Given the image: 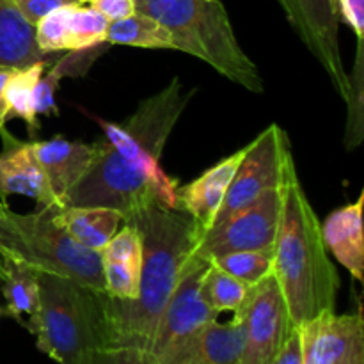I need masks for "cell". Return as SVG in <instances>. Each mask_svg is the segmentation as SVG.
Instances as JSON below:
<instances>
[{"label":"cell","instance_id":"obj_1","mask_svg":"<svg viewBox=\"0 0 364 364\" xmlns=\"http://www.w3.org/2000/svg\"><path fill=\"white\" fill-rule=\"evenodd\" d=\"M142 237L139 294L134 301L102 295L109 347L148 350L160 315L198 244L201 226L187 213L167 206H149L124 219Z\"/></svg>","mask_w":364,"mask_h":364},{"label":"cell","instance_id":"obj_2","mask_svg":"<svg viewBox=\"0 0 364 364\" xmlns=\"http://www.w3.org/2000/svg\"><path fill=\"white\" fill-rule=\"evenodd\" d=\"M281 215L274 242V276L294 327L336 308L340 276L327 255L315 208L299 180L294 155L281 180Z\"/></svg>","mask_w":364,"mask_h":364},{"label":"cell","instance_id":"obj_3","mask_svg":"<svg viewBox=\"0 0 364 364\" xmlns=\"http://www.w3.org/2000/svg\"><path fill=\"white\" fill-rule=\"evenodd\" d=\"M135 7L169 31L173 50L201 59L255 95L265 91L258 66L238 43L220 0H135Z\"/></svg>","mask_w":364,"mask_h":364},{"label":"cell","instance_id":"obj_4","mask_svg":"<svg viewBox=\"0 0 364 364\" xmlns=\"http://www.w3.org/2000/svg\"><path fill=\"white\" fill-rule=\"evenodd\" d=\"M39 301L23 326L36 347L57 364H73L85 352L109 347L102 295L57 274L39 272Z\"/></svg>","mask_w":364,"mask_h":364},{"label":"cell","instance_id":"obj_5","mask_svg":"<svg viewBox=\"0 0 364 364\" xmlns=\"http://www.w3.org/2000/svg\"><path fill=\"white\" fill-rule=\"evenodd\" d=\"M176 187L162 167L146 169L128 162L103 139L91 169L64 196V206H105L128 219L149 206L174 208Z\"/></svg>","mask_w":364,"mask_h":364},{"label":"cell","instance_id":"obj_6","mask_svg":"<svg viewBox=\"0 0 364 364\" xmlns=\"http://www.w3.org/2000/svg\"><path fill=\"white\" fill-rule=\"evenodd\" d=\"M194 92L196 89L187 87L174 77L166 87L142 100L124 123L105 121L98 116H92V119L103 130L105 141L124 160L146 169H159L167 139L194 98Z\"/></svg>","mask_w":364,"mask_h":364},{"label":"cell","instance_id":"obj_7","mask_svg":"<svg viewBox=\"0 0 364 364\" xmlns=\"http://www.w3.org/2000/svg\"><path fill=\"white\" fill-rule=\"evenodd\" d=\"M57 210L41 206L31 213L13 212L14 224L27 245L31 265L39 272L57 274L103 294L102 255L73 240L55 220Z\"/></svg>","mask_w":364,"mask_h":364},{"label":"cell","instance_id":"obj_8","mask_svg":"<svg viewBox=\"0 0 364 364\" xmlns=\"http://www.w3.org/2000/svg\"><path fill=\"white\" fill-rule=\"evenodd\" d=\"M294 155L288 135L279 124H270L245 146V155L231 180L224 201L212 226L247 208L259 198L277 188L283 180L284 164ZM210 226V228H212Z\"/></svg>","mask_w":364,"mask_h":364},{"label":"cell","instance_id":"obj_9","mask_svg":"<svg viewBox=\"0 0 364 364\" xmlns=\"http://www.w3.org/2000/svg\"><path fill=\"white\" fill-rule=\"evenodd\" d=\"M281 215V188H272L247 208L201 230L194 252L206 259L235 251L272 255Z\"/></svg>","mask_w":364,"mask_h":364},{"label":"cell","instance_id":"obj_10","mask_svg":"<svg viewBox=\"0 0 364 364\" xmlns=\"http://www.w3.org/2000/svg\"><path fill=\"white\" fill-rule=\"evenodd\" d=\"M208 267L210 259L192 252L162 315H160L148 348L149 354L160 358L174 345L181 343L196 331L205 327L206 323L217 320L219 313L205 301L201 291L203 277H205Z\"/></svg>","mask_w":364,"mask_h":364},{"label":"cell","instance_id":"obj_11","mask_svg":"<svg viewBox=\"0 0 364 364\" xmlns=\"http://www.w3.org/2000/svg\"><path fill=\"white\" fill-rule=\"evenodd\" d=\"M277 4L345 102L350 84L340 48V16L331 0H277Z\"/></svg>","mask_w":364,"mask_h":364},{"label":"cell","instance_id":"obj_12","mask_svg":"<svg viewBox=\"0 0 364 364\" xmlns=\"http://www.w3.org/2000/svg\"><path fill=\"white\" fill-rule=\"evenodd\" d=\"M235 316L242 320L245 333L240 364H267L294 329L274 274L251 287L244 308Z\"/></svg>","mask_w":364,"mask_h":364},{"label":"cell","instance_id":"obj_13","mask_svg":"<svg viewBox=\"0 0 364 364\" xmlns=\"http://www.w3.org/2000/svg\"><path fill=\"white\" fill-rule=\"evenodd\" d=\"M302 364H364V318L355 313L326 311L299 327Z\"/></svg>","mask_w":364,"mask_h":364},{"label":"cell","instance_id":"obj_14","mask_svg":"<svg viewBox=\"0 0 364 364\" xmlns=\"http://www.w3.org/2000/svg\"><path fill=\"white\" fill-rule=\"evenodd\" d=\"M4 148L0 153V199L25 196L39 206L64 208L63 201L50 187L31 142L18 141L7 130L0 132Z\"/></svg>","mask_w":364,"mask_h":364},{"label":"cell","instance_id":"obj_15","mask_svg":"<svg viewBox=\"0 0 364 364\" xmlns=\"http://www.w3.org/2000/svg\"><path fill=\"white\" fill-rule=\"evenodd\" d=\"M244 340V323L233 315L228 323H206L156 359L162 364H240Z\"/></svg>","mask_w":364,"mask_h":364},{"label":"cell","instance_id":"obj_16","mask_svg":"<svg viewBox=\"0 0 364 364\" xmlns=\"http://www.w3.org/2000/svg\"><path fill=\"white\" fill-rule=\"evenodd\" d=\"M244 155L245 146L224 156L215 166L208 167L196 180L178 185L174 194V208L191 215L201 226V230L212 226Z\"/></svg>","mask_w":364,"mask_h":364},{"label":"cell","instance_id":"obj_17","mask_svg":"<svg viewBox=\"0 0 364 364\" xmlns=\"http://www.w3.org/2000/svg\"><path fill=\"white\" fill-rule=\"evenodd\" d=\"M31 144L50 187L63 205L64 196L91 169L102 148V141L87 144L60 135L48 141H31Z\"/></svg>","mask_w":364,"mask_h":364},{"label":"cell","instance_id":"obj_18","mask_svg":"<svg viewBox=\"0 0 364 364\" xmlns=\"http://www.w3.org/2000/svg\"><path fill=\"white\" fill-rule=\"evenodd\" d=\"M363 203L364 192L354 203L340 206L320 223L326 249L333 252L336 262L359 283L364 279Z\"/></svg>","mask_w":364,"mask_h":364},{"label":"cell","instance_id":"obj_19","mask_svg":"<svg viewBox=\"0 0 364 364\" xmlns=\"http://www.w3.org/2000/svg\"><path fill=\"white\" fill-rule=\"evenodd\" d=\"M48 57L36 43L34 25L11 0H0V70H20Z\"/></svg>","mask_w":364,"mask_h":364},{"label":"cell","instance_id":"obj_20","mask_svg":"<svg viewBox=\"0 0 364 364\" xmlns=\"http://www.w3.org/2000/svg\"><path fill=\"white\" fill-rule=\"evenodd\" d=\"M55 220L73 240L92 251H102L124 223L117 210L105 206H64L55 212Z\"/></svg>","mask_w":364,"mask_h":364},{"label":"cell","instance_id":"obj_21","mask_svg":"<svg viewBox=\"0 0 364 364\" xmlns=\"http://www.w3.org/2000/svg\"><path fill=\"white\" fill-rule=\"evenodd\" d=\"M2 295L6 299V315L21 323V316H31L38 308V270L16 256L2 258Z\"/></svg>","mask_w":364,"mask_h":364},{"label":"cell","instance_id":"obj_22","mask_svg":"<svg viewBox=\"0 0 364 364\" xmlns=\"http://www.w3.org/2000/svg\"><path fill=\"white\" fill-rule=\"evenodd\" d=\"M109 45V43H105ZM102 46H95L80 52H70L60 57L59 60L50 66L48 73H43L34 89V112L36 116H59V107H57L55 95L59 89L60 80L64 77H78L84 73L92 60L102 52Z\"/></svg>","mask_w":364,"mask_h":364},{"label":"cell","instance_id":"obj_23","mask_svg":"<svg viewBox=\"0 0 364 364\" xmlns=\"http://www.w3.org/2000/svg\"><path fill=\"white\" fill-rule=\"evenodd\" d=\"M109 45L139 46V48L173 50V39L169 31L155 18L144 13H134L123 20L110 21L107 28Z\"/></svg>","mask_w":364,"mask_h":364},{"label":"cell","instance_id":"obj_24","mask_svg":"<svg viewBox=\"0 0 364 364\" xmlns=\"http://www.w3.org/2000/svg\"><path fill=\"white\" fill-rule=\"evenodd\" d=\"M46 66H48V60H38V63L20 68V70H11L9 80L6 84V102L7 109H9V117L23 119L31 135L39 130V117L34 112V89L41 75L45 73Z\"/></svg>","mask_w":364,"mask_h":364},{"label":"cell","instance_id":"obj_25","mask_svg":"<svg viewBox=\"0 0 364 364\" xmlns=\"http://www.w3.org/2000/svg\"><path fill=\"white\" fill-rule=\"evenodd\" d=\"M249 290L245 283L238 281L237 277L230 276L210 262L208 270L203 277L201 291L205 301L215 309L217 313H238L244 308L249 297Z\"/></svg>","mask_w":364,"mask_h":364},{"label":"cell","instance_id":"obj_26","mask_svg":"<svg viewBox=\"0 0 364 364\" xmlns=\"http://www.w3.org/2000/svg\"><path fill=\"white\" fill-rule=\"evenodd\" d=\"M107 28L109 21L98 11L84 4H71L64 52H80V50L105 45Z\"/></svg>","mask_w":364,"mask_h":364},{"label":"cell","instance_id":"obj_27","mask_svg":"<svg viewBox=\"0 0 364 364\" xmlns=\"http://www.w3.org/2000/svg\"><path fill=\"white\" fill-rule=\"evenodd\" d=\"M355 60L352 73L348 75V89L347 105H348V117H347V132H345V148L348 151H354L361 146L364 139V39H355Z\"/></svg>","mask_w":364,"mask_h":364},{"label":"cell","instance_id":"obj_28","mask_svg":"<svg viewBox=\"0 0 364 364\" xmlns=\"http://www.w3.org/2000/svg\"><path fill=\"white\" fill-rule=\"evenodd\" d=\"M213 265L223 269L230 276L237 277L238 281L245 283L247 287H255L259 281L274 274L272 255L256 251H235L220 255L210 259Z\"/></svg>","mask_w":364,"mask_h":364},{"label":"cell","instance_id":"obj_29","mask_svg":"<svg viewBox=\"0 0 364 364\" xmlns=\"http://www.w3.org/2000/svg\"><path fill=\"white\" fill-rule=\"evenodd\" d=\"M70 6L57 7V9L46 13L38 23L34 25V38L39 50L45 53L64 52L66 50L68 36V16H70Z\"/></svg>","mask_w":364,"mask_h":364},{"label":"cell","instance_id":"obj_30","mask_svg":"<svg viewBox=\"0 0 364 364\" xmlns=\"http://www.w3.org/2000/svg\"><path fill=\"white\" fill-rule=\"evenodd\" d=\"M139 279H141V267L103 259V281H105V294L109 297L134 301L139 294Z\"/></svg>","mask_w":364,"mask_h":364},{"label":"cell","instance_id":"obj_31","mask_svg":"<svg viewBox=\"0 0 364 364\" xmlns=\"http://www.w3.org/2000/svg\"><path fill=\"white\" fill-rule=\"evenodd\" d=\"M102 259L130 263L134 267L142 265V237L141 231L132 223H123V228L107 242L100 251Z\"/></svg>","mask_w":364,"mask_h":364},{"label":"cell","instance_id":"obj_32","mask_svg":"<svg viewBox=\"0 0 364 364\" xmlns=\"http://www.w3.org/2000/svg\"><path fill=\"white\" fill-rule=\"evenodd\" d=\"M73 364H162L153 354L142 348L102 347L89 350Z\"/></svg>","mask_w":364,"mask_h":364},{"label":"cell","instance_id":"obj_33","mask_svg":"<svg viewBox=\"0 0 364 364\" xmlns=\"http://www.w3.org/2000/svg\"><path fill=\"white\" fill-rule=\"evenodd\" d=\"M6 256H16L31 265L27 245L13 220V210L6 205L4 199H0V270H2V258Z\"/></svg>","mask_w":364,"mask_h":364},{"label":"cell","instance_id":"obj_34","mask_svg":"<svg viewBox=\"0 0 364 364\" xmlns=\"http://www.w3.org/2000/svg\"><path fill=\"white\" fill-rule=\"evenodd\" d=\"M16 9L27 18L28 23L36 25L46 13L57 9V7L77 4L75 0H11Z\"/></svg>","mask_w":364,"mask_h":364},{"label":"cell","instance_id":"obj_35","mask_svg":"<svg viewBox=\"0 0 364 364\" xmlns=\"http://www.w3.org/2000/svg\"><path fill=\"white\" fill-rule=\"evenodd\" d=\"M336 6L340 21L352 28L355 39H364V0H338Z\"/></svg>","mask_w":364,"mask_h":364},{"label":"cell","instance_id":"obj_36","mask_svg":"<svg viewBox=\"0 0 364 364\" xmlns=\"http://www.w3.org/2000/svg\"><path fill=\"white\" fill-rule=\"evenodd\" d=\"M267 364H302V340L299 327L288 333L287 340Z\"/></svg>","mask_w":364,"mask_h":364},{"label":"cell","instance_id":"obj_37","mask_svg":"<svg viewBox=\"0 0 364 364\" xmlns=\"http://www.w3.org/2000/svg\"><path fill=\"white\" fill-rule=\"evenodd\" d=\"M91 7L98 11L103 18H107L109 23L137 13L135 0H92Z\"/></svg>","mask_w":364,"mask_h":364},{"label":"cell","instance_id":"obj_38","mask_svg":"<svg viewBox=\"0 0 364 364\" xmlns=\"http://www.w3.org/2000/svg\"><path fill=\"white\" fill-rule=\"evenodd\" d=\"M11 70H0V132L6 130V123L9 119V109L6 102V84L9 80Z\"/></svg>","mask_w":364,"mask_h":364},{"label":"cell","instance_id":"obj_39","mask_svg":"<svg viewBox=\"0 0 364 364\" xmlns=\"http://www.w3.org/2000/svg\"><path fill=\"white\" fill-rule=\"evenodd\" d=\"M75 2H77V4H91L92 0H75Z\"/></svg>","mask_w":364,"mask_h":364},{"label":"cell","instance_id":"obj_40","mask_svg":"<svg viewBox=\"0 0 364 364\" xmlns=\"http://www.w3.org/2000/svg\"><path fill=\"white\" fill-rule=\"evenodd\" d=\"M336 2H338V0H331V4H333L334 11H336V13H338V6H336Z\"/></svg>","mask_w":364,"mask_h":364},{"label":"cell","instance_id":"obj_41","mask_svg":"<svg viewBox=\"0 0 364 364\" xmlns=\"http://www.w3.org/2000/svg\"><path fill=\"white\" fill-rule=\"evenodd\" d=\"M0 283H2V270H0Z\"/></svg>","mask_w":364,"mask_h":364},{"label":"cell","instance_id":"obj_42","mask_svg":"<svg viewBox=\"0 0 364 364\" xmlns=\"http://www.w3.org/2000/svg\"><path fill=\"white\" fill-rule=\"evenodd\" d=\"M0 315H2V309H0Z\"/></svg>","mask_w":364,"mask_h":364}]
</instances>
